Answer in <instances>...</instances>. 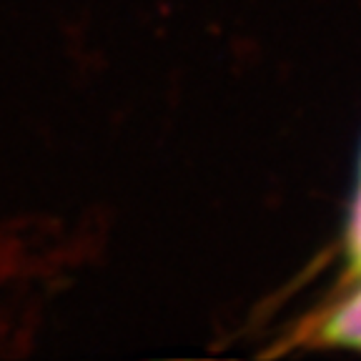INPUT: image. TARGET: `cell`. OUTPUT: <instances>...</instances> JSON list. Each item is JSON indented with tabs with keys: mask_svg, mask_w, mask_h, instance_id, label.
<instances>
[{
	"mask_svg": "<svg viewBox=\"0 0 361 361\" xmlns=\"http://www.w3.org/2000/svg\"><path fill=\"white\" fill-rule=\"evenodd\" d=\"M344 286H338V296L324 309L322 319L314 322V338L319 344L361 351V166L344 233Z\"/></svg>",
	"mask_w": 361,
	"mask_h": 361,
	"instance_id": "obj_1",
	"label": "cell"
}]
</instances>
